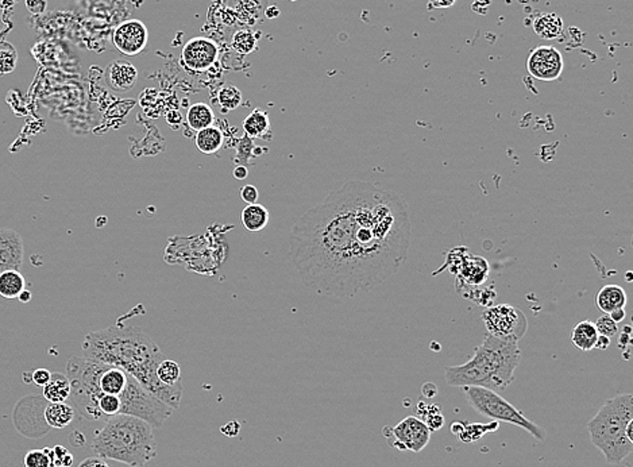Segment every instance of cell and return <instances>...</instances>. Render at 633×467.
<instances>
[{"instance_id":"6da1fadb","label":"cell","mask_w":633,"mask_h":467,"mask_svg":"<svg viewBox=\"0 0 633 467\" xmlns=\"http://www.w3.org/2000/svg\"><path fill=\"white\" fill-rule=\"evenodd\" d=\"M411 239L407 201L373 182L352 180L295 221L289 254L310 292L351 299L399 272Z\"/></svg>"},{"instance_id":"7a4b0ae2","label":"cell","mask_w":633,"mask_h":467,"mask_svg":"<svg viewBox=\"0 0 633 467\" xmlns=\"http://www.w3.org/2000/svg\"><path fill=\"white\" fill-rule=\"evenodd\" d=\"M81 350L87 360L123 370L173 409L180 406L182 384L168 387L157 378V367L165 357L141 327L113 325L92 331L84 337Z\"/></svg>"},{"instance_id":"3957f363","label":"cell","mask_w":633,"mask_h":467,"mask_svg":"<svg viewBox=\"0 0 633 467\" xmlns=\"http://www.w3.org/2000/svg\"><path fill=\"white\" fill-rule=\"evenodd\" d=\"M521 361L518 340L485 335L474 355L462 364L447 366L446 382L454 388L479 387L505 390L515 381V372Z\"/></svg>"},{"instance_id":"277c9868","label":"cell","mask_w":633,"mask_h":467,"mask_svg":"<svg viewBox=\"0 0 633 467\" xmlns=\"http://www.w3.org/2000/svg\"><path fill=\"white\" fill-rule=\"evenodd\" d=\"M92 450L96 456L117 461L130 467H143L157 456L153 427L138 417H108L95 434Z\"/></svg>"},{"instance_id":"5b68a950","label":"cell","mask_w":633,"mask_h":467,"mask_svg":"<svg viewBox=\"0 0 633 467\" xmlns=\"http://www.w3.org/2000/svg\"><path fill=\"white\" fill-rule=\"evenodd\" d=\"M633 420V396L617 394L609 399L587 423L590 439L609 465H619L633 450L625 429Z\"/></svg>"},{"instance_id":"8992f818","label":"cell","mask_w":633,"mask_h":467,"mask_svg":"<svg viewBox=\"0 0 633 467\" xmlns=\"http://www.w3.org/2000/svg\"><path fill=\"white\" fill-rule=\"evenodd\" d=\"M103 364L73 357L66 364V377L70 382L69 402L75 412L90 421L104 420L99 409V399L103 394L99 389V376Z\"/></svg>"},{"instance_id":"52a82bcc","label":"cell","mask_w":633,"mask_h":467,"mask_svg":"<svg viewBox=\"0 0 633 467\" xmlns=\"http://www.w3.org/2000/svg\"><path fill=\"white\" fill-rule=\"evenodd\" d=\"M462 389L465 392L467 402L479 415L489 417L498 423L504 421L525 429L538 441L545 439V431L540 426L530 421L521 411H518L511 402H506L497 392L479 387H466Z\"/></svg>"},{"instance_id":"ba28073f","label":"cell","mask_w":633,"mask_h":467,"mask_svg":"<svg viewBox=\"0 0 633 467\" xmlns=\"http://www.w3.org/2000/svg\"><path fill=\"white\" fill-rule=\"evenodd\" d=\"M120 415L134 416L149 423L153 429H161L173 414V408L157 399L141 384L130 376L126 389L120 394Z\"/></svg>"},{"instance_id":"9c48e42d","label":"cell","mask_w":633,"mask_h":467,"mask_svg":"<svg viewBox=\"0 0 633 467\" xmlns=\"http://www.w3.org/2000/svg\"><path fill=\"white\" fill-rule=\"evenodd\" d=\"M488 334L498 339L520 340L528 330V320L524 312L509 304L491 305L482 313Z\"/></svg>"},{"instance_id":"30bf717a","label":"cell","mask_w":633,"mask_h":467,"mask_svg":"<svg viewBox=\"0 0 633 467\" xmlns=\"http://www.w3.org/2000/svg\"><path fill=\"white\" fill-rule=\"evenodd\" d=\"M451 271L456 276V281L467 285H483L489 276L488 261L474 254H469L466 247H456L447 254V262L438 272L444 269Z\"/></svg>"},{"instance_id":"8fae6325","label":"cell","mask_w":633,"mask_h":467,"mask_svg":"<svg viewBox=\"0 0 633 467\" xmlns=\"http://www.w3.org/2000/svg\"><path fill=\"white\" fill-rule=\"evenodd\" d=\"M384 435L396 450L412 453L423 451L431 439V431L426 423L416 416L405 417L393 429L385 427Z\"/></svg>"},{"instance_id":"7c38bea8","label":"cell","mask_w":633,"mask_h":467,"mask_svg":"<svg viewBox=\"0 0 633 467\" xmlns=\"http://www.w3.org/2000/svg\"><path fill=\"white\" fill-rule=\"evenodd\" d=\"M565 68L562 53L554 46H538L530 52L527 69L532 78L542 81H555Z\"/></svg>"},{"instance_id":"4fadbf2b","label":"cell","mask_w":633,"mask_h":467,"mask_svg":"<svg viewBox=\"0 0 633 467\" xmlns=\"http://www.w3.org/2000/svg\"><path fill=\"white\" fill-rule=\"evenodd\" d=\"M218 46L212 39L194 37L189 39L181 52L182 64L192 72L208 70L218 58Z\"/></svg>"},{"instance_id":"5bb4252c","label":"cell","mask_w":633,"mask_h":467,"mask_svg":"<svg viewBox=\"0 0 633 467\" xmlns=\"http://www.w3.org/2000/svg\"><path fill=\"white\" fill-rule=\"evenodd\" d=\"M149 33L147 27L138 19H130L123 22L114 31V45L125 56H137L147 45Z\"/></svg>"},{"instance_id":"9a60e30c","label":"cell","mask_w":633,"mask_h":467,"mask_svg":"<svg viewBox=\"0 0 633 467\" xmlns=\"http://www.w3.org/2000/svg\"><path fill=\"white\" fill-rule=\"evenodd\" d=\"M25 247L21 234L11 229H0V273L19 271L23 265Z\"/></svg>"},{"instance_id":"2e32d148","label":"cell","mask_w":633,"mask_h":467,"mask_svg":"<svg viewBox=\"0 0 633 467\" xmlns=\"http://www.w3.org/2000/svg\"><path fill=\"white\" fill-rule=\"evenodd\" d=\"M105 80L108 87L119 92L132 90L138 80L137 68L127 61L117 60L111 63L105 70Z\"/></svg>"},{"instance_id":"e0dca14e","label":"cell","mask_w":633,"mask_h":467,"mask_svg":"<svg viewBox=\"0 0 633 467\" xmlns=\"http://www.w3.org/2000/svg\"><path fill=\"white\" fill-rule=\"evenodd\" d=\"M130 376L123 370L103 364L100 376H99V389L103 394H115L120 396L126 389Z\"/></svg>"},{"instance_id":"ac0fdd59","label":"cell","mask_w":633,"mask_h":467,"mask_svg":"<svg viewBox=\"0 0 633 467\" xmlns=\"http://www.w3.org/2000/svg\"><path fill=\"white\" fill-rule=\"evenodd\" d=\"M627 292L620 285L602 286L595 298L597 307L605 315H610L617 310H624L627 305Z\"/></svg>"},{"instance_id":"d6986e66","label":"cell","mask_w":633,"mask_h":467,"mask_svg":"<svg viewBox=\"0 0 633 467\" xmlns=\"http://www.w3.org/2000/svg\"><path fill=\"white\" fill-rule=\"evenodd\" d=\"M76 412L73 406L68 402H49L45 408L43 417L49 427L65 429L75 420Z\"/></svg>"},{"instance_id":"ffe728a7","label":"cell","mask_w":633,"mask_h":467,"mask_svg":"<svg viewBox=\"0 0 633 467\" xmlns=\"http://www.w3.org/2000/svg\"><path fill=\"white\" fill-rule=\"evenodd\" d=\"M269 221H271V214L268 208L261 206L258 203L247 204V207L244 208L241 212V223L249 233L262 231L263 229H266Z\"/></svg>"},{"instance_id":"44dd1931","label":"cell","mask_w":633,"mask_h":467,"mask_svg":"<svg viewBox=\"0 0 633 467\" xmlns=\"http://www.w3.org/2000/svg\"><path fill=\"white\" fill-rule=\"evenodd\" d=\"M563 19L558 14H542L533 21V31L543 39L559 38L563 33Z\"/></svg>"},{"instance_id":"7402d4cb","label":"cell","mask_w":633,"mask_h":467,"mask_svg":"<svg viewBox=\"0 0 633 467\" xmlns=\"http://www.w3.org/2000/svg\"><path fill=\"white\" fill-rule=\"evenodd\" d=\"M500 427L498 421H491L489 424H467V423H454L451 426L452 434H455L458 436V441H464V443H473L477 441L488 432L497 431Z\"/></svg>"},{"instance_id":"603a6c76","label":"cell","mask_w":633,"mask_h":467,"mask_svg":"<svg viewBox=\"0 0 633 467\" xmlns=\"http://www.w3.org/2000/svg\"><path fill=\"white\" fill-rule=\"evenodd\" d=\"M598 339V331L595 325L590 320H582L581 323L575 325L571 332V342L577 349L589 352L595 350V343Z\"/></svg>"},{"instance_id":"cb8c5ba5","label":"cell","mask_w":633,"mask_h":467,"mask_svg":"<svg viewBox=\"0 0 633 467\" xmlns=\"http://www.w3.org/2000/svg\"><path fill=\"white\" fill-rule=\"evenodd\" d=\"M224 135L218 127L209 126L207 129L197 131L194 137V145L203 154H215L223 147Z\"/></svg>"},{"instance_id":"d4e9b609","label":"cell","mask_w":633,"mask_h":467,"mask_svg":"<svg viewBox=\"0 0 633 467\" xmlns=\"http://www.w3.org/2000/svg\"><path fill=\"white\" fill-rule=\"evenodd\" d=\"M42 396L49 402H66L70 396V382L66 374L52 373L51 381L42 388Z\"/></svg>"},{"instance_id":"484cf974","label":"cell","mask_w":633,"mask_h":467,"mask_svg":"<svg viewBox=\"0 0 633 467\" xmlns=\"http://www.w3.org/2000/svg\"><path fill=\"white\" fill-rule=\"evenodd\" d=\"M26 289V280L19 271L0 273V296L4 299H16Z\"/></svg>"},{"instance_id":"4316f807","label":"cell","mask_w":633,"mask_h":467,"mask_svg":"<svg viewBox=\"0 0 633 467\" xmlns=\"http://www.w3.org/2000/svg\"><path fill=\"white\" fill-rule=\"evenodd\" d=\"M244 130L249 138H265L271 132V117L266 111L254 110L244 120Z\"/></svg>"},{"instance_id":"83f0119b","label":"cell","mask_w":633,"mask_h":467,"mask_svg":"<svg viewBox=\"0 0 633 467\" xmlns=\"http://www.w3.org/2000/svg\"><path fill=\"white\" fill-rule=\"evenodd\" d=\"M214 110L206 103H194L187 112V122L192 130L200 131L214 125Z\"/></svg>"},{"instance_id":"f1b7e54d","label":"cell","mask_w":633,"mask_h":467,"mask_svg":"<svg viewBox=\"0 0 633 467\" xmlns=\"http://www.w3.org/2000/svg\"><path fill=\"white\" fill-rule=\"evenodd\" d=\"M455 285H456V292H458V295L461 298H464L465 300H471V301L477 303L479 305L486 307V303L483 300L486 299L489 307H491V303L496 299L494 286L485 288L483 285H467V284H464L461 281H456Z\"/></svg>"},{"instance_id":"f546056e","label":"cell","mask_w":633,"mask_h":467,"mask_svg":"<svg viewBox=\"0 0 633 467\" xmlns=\"http://www.w3.org/2000/svg\"><path fill=\"white\" fill-rule=\"evenodd\" d=\"M157 378L168 387H174L182 384L181 381V369L177 362L172 360H162L157 367Z\"/></svg>"},{"instance_id":"4dcf8cb0","label":"cell","mask_w":633,"mask_h":467,"mask_svg":"<svg viewBox=\"0 0 633 467\" xmlns=\"http://www.w3.org/2000/svg\"><path fill=\"white\" fill-rule=\"evenodd\" d=\"M18 64V53L10 42L0 41V75L14 72Z\"/></svg>"},{"instance_id":"1f68e13d","label":"cell","mask_w":633,"mask_h":467,"mask_svg":"<svg viewBox=\"0 0 633 467\" xmlns=\"http://www.w3.org/2000/svg\"><path fill=\"white\" fill-rule=\"evenodd\" d=\"M218 102L224 111H233L242 103V93L234 85H224L218 92Z\"/></svg>"},{"instance_id":"d6a6232c","label":"cell","mask_w":633,"mask_h":467,"mask_svg":"<svg viewBox=\"0 0 633 467\" xmlns=\"http://www.w3.org/2000/svg\"><path fill=\"white\" fill-rule=\"evenodd\" d=\"M257 36L250 30H239L234 34L233 48L241 54H250L257 46Z\"/></svg>"},{"instance_id":"836d02e7","label":"cell","mask_w":633,"mask_h":467,"mask_svg":"<svg viewBox=\"0 0 633 467\" xmlns=\"http://www.w3.org/2000/svg\"><path fill=\"white\" fill-rule=\"evenodd\" d=\"M98 405H99V409H100V412H102V415L104 416L105 420H107L108 417L120 415V406H122L120 396H115V394H102L100 399H99Z\"/></svg>"},{"instance_id":"e575fe53","label":"cell","mask_w":633,"mask_h":467,"mask_svg":"<svg viewBox=\"0 0 633 467\" xmlns=\"http://www.w3.org/2000/svg\"><path fill=\"white\" fill-rule=\"evenodd\" d=\"M25 467H53L49 455L45 450H31L25 456Z\"/></svg>"},{"instance_id":"d590c367","label":"cell","mask_w":633,"mask_h":467,"mask_svg":"<svg viewBox=\"0 0 633 467\" xmlns=\"http://www.w3.org/2000/svg\"><path fill=\"white\" fill-rule=\"evenodd\" d=\"M595 325L597 331H598V335L612 337L619 332V325L609 315H604V316L598 318Z\"/></svg>"},{"instance_id":"8d00e7d4","label":"cell","mask_w":633,"mask_h":467,"mask_svg":"<svg viewBox=\"0 0 633 467\" xmlns=\"http://www.w3.org/2000/svg\"><path fill=\"white\" fill-rule=\"evenodd\" d=\"M239 196L246 204H256L259 199L258 189L254 185H244L239 191Z\"/></svg>"},{"instance_id":"74e56055","label":"cell","mask_w":633,"mask_h":467,"mask_svg":"<svg viewBox=\"0 0 633 467\" xmlns=\"http://www.w3.org/2000/svg\"><path fill=\"white\" fill-rule=\"evenodd\" d=\"M52 378V373L48 369H37L31 373V381L36 387L43 388Z\"/></svg>"},{"instance_id":"f35d334b","label":"cell","mask_w":633,"mask_h":467,"mask_svg":"<svg viewBox=\"0 0 633 467\" xmlns=\"http://www.w3.org/2000/svg\"><path fill=\"white\" fill-rule=\"evenodd\" d=\"M27 10L34 15L45 13L46 7H48V1L46 0H26Z\"/></svg>"},{"instance_id":"ab89813d","label":"cell","mask_w":633,"mask_h":467,"mask_svg":"<svg viewBox=\"0 0 633 467\" xmlns=\"http://www.w3.org/2000/svg\"><path fill=\"white\" fill-rule=\"evenodd\" d=\"M220 431H221V434H224L226 436L235 438V436H238V434L241 432V424H239L238 421L233 420V421L224 424L223 427H220Z\"/></svg>"},{"instance_id":"60d3db41","label":"cell","mask_w":633,"mask_h":467,"mask_svg":"<svg viewBox=\"0 0 633 467\" xmlns=\"http://www.w3.org/2000/svg\"><path fill=\"white\" fill-rule=\"evenodd\" d=\"M631 334H632V328H631V325H625V327H624V331L621 332L620 337H619V347H620V349H625L627 346L631 345V342H632Z\"/></svg>"},{"instance_id":"b9f144b4","label":"cell","mask_w":633,"mask_h":467,"mask_svg":"<svg viewBox=\"0 0 633 467\" xmlns=\"http://www.w3.org/2000/svg\"><path fill=\"white\" fill-rule=\"evenodd\" d=\"M78 467H110V465L104 461L103 458L99 456H93V458H87L84 459Z\"/></svg>"},{"instance_id":"7bdbcfd3","label":"cell","mask_w":633,"mask_h":467,"mask_svg":"<svg viewBox=\"0 0 633 467\" xmlns=\"http://www.w3.org/2000/svg\"><path fill=\"white\" fill-rule=\"evenodd\" d=\"M456 3V0H428L431 9H450Z\"/></svg>"},{"instance_id":"ee69618b","label":"cell","mask_w":633,"mask_h":467,"mask_svg":"<svg viewBox=\"0 0 633 467\" xmlns=\"http://www.w3.org/2000/svg\"><path fill=\"white\" fill-rule=\"evenodd\" d=\"M233 176L235 180H245L249 176V169L246 168L245 165H238L234 169Z\"/></svg>"},{"instance_id":"f6af8a7d","label":"cell","mask_w":633,"mask_h":467,"mask_svg":"<svg viewBox=\"0 0 633 467\" xmlns=\"http://www.w3.org/2000/svg\"><path fill=\"white\" fill-rule=\"evenodd\" d=\"M609 346H610V337L598 335L595 349H597V350H607Z\"/></svg>"},{"instance_id":"bcb514c9","label":"cell","mask_w":633,"mask_h":467,"mask_svg":"<svg viewBox=\"0 0 633 467\" xmlns=\"http://www.w3.org/2000/svg\"><path fill=\"white\" fill-rule=\"evenodd\" d=\"M438 393V389H436V387L434 385V384H426L424 387H423V394L428 397V399H432V397H435V394Z\"/></svg>"},{"instance_id":"7dc6e473","label":"cell","mask_w":633,"mask_h":467,"mask_svg":"<svg viewBox=\"0 0 633 467\" xmlns=\"http://www.w3.org/2000/svg\"><path fill=\"white\" fill-rule=\"evenodd\" d=\"M609 316H610L616 323H619V322H622V320L625 319V310H617V311L612 312Z\"/></svg>"},{"instance_id":"c3c4849f","label":"cell","mask_w":633,"mask_h":467,"mask_svg":"<svg viewBox=\"0 0 633 467\" xmlns=\"http://www.w3.org/2000/svg\"><path fill=\"white\" fill-rule=\"evenodd\" d=\"M33 298V295H31V292L30 290H27V289H23L22 292H21V295L16 298V299L19 300L21 303H28L30 300Z\"/></svg>"},{"instance_id":"681fc988","label":"cell","mask_w":633,"mask_h":467,"mask_svg":"<svg viewBox=\"0 0 633 467\" xmlns=\"http://www.w3.org/2000/svg\"><path fill=\"white\" fill-rule=\"evenodd\" d=\"M72 465H73V455L68 453V454L65 455L64 459H63L61 467H70Z\"/></svg>"}]
</instances>
